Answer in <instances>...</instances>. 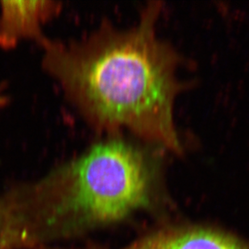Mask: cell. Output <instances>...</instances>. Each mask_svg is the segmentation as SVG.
<instances>
[{
  "label": "cell",
  "mask_w": 249,
  "mask_h": 249,
  "mask_svg": "<svg viewBox=\"0 0 249 249\" xmlns=\"http://www.w3.org/2000/svg\"><path fill=\"white\" fill-rule=\"evenodd\" d=\"M160 9V2L148 3L128 29L106 24L73 42L45 38L43 65L96 129L127 128L180 153L174 105L184 85L179 55L156 32Z\"/></svg>",
  "instance_id": "cell-1"
},
{
  "label": "cell",
  "mask_w": 249,
  "mask_h": 249,
  "mask_svg": "<svg viewBox=\"0 0 249 249\" xmlns=\"http://www.w3.org/2000/svg\"><path fill=\"white\" fill-rule=\"evenodd\" d=\"M153 179V159L147 149L113 139L46 175L43 195L51 220L76 237L145 207Z\"/></svg>",
  "instance_id": "cell-2"
},
{
  "label": "cell",
  "mask_w": 249,
  "mask_h": 249,
  "mask_svg": "<svg viewBox=\"0 0 249 249\" xmlns=\"http://www.w3.org/2000/svg\"><path fill=\"white\" fill-rule=\"evenodd\" d=\"M3 103H4V99L2 98V96L0 95V106H1Z\"/></svg>",
  "instance_id": "cell-6"
},
{
  "label": "cell",
  "mask_w": 249,
  "mask_h": 249,
  "mask_svg": "<svg viewBox=\"0 0 249 249\" xmlns=\"http://www.w3.org/2000/svg\"><path fill=\"white\" fill-rule=\"evenodd\" d=\"M0 45L11 48L24 38L42 41L41 26L59 12L56 1H2L0 2Z\"/></svg>",
  "instance_id": "cell-3"
},
{
  "label": "cell",
  "mask_w": 249,
  "mask_h": 249,
  "mask_svg": "<svg viewBox=\"0 0 249 249\" xmlns=\"http://www.w3.org/2000/svg\"><path fill=\"white\" fill-rule=\"evenodd\" d=\"M0 249H16L12 219L4 197L0 198Z\"/></svg>",
  "instance_id": "cell-5"
},
{
  "label": "cell",
  "mask_w": 249,
  "mask_h": 249,
  "mask_svg": "<svg viewBox=\"0 0 249 249\" xmlns=\"http://www.w3.org/2000/svg\"><path fill=\"white\" fill-rule=\"evenodd\" d=\"M125 249H249V240L212 228L186 227L159 231Z\"/></svg>",
  "instance_id": "cell-4"
}]
</instances>
